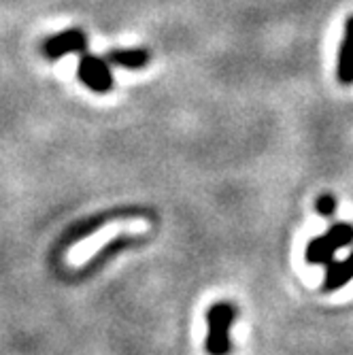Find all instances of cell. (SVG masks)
<instances>
[{
  "mask_svg": "<svg viewBox=\"0 0 353 355\" xmlns=\"http://www.w3.org/2000/svg\"><path fill=\"white\" fill-rule=\"evenodd\" d=\"M77 77L85 87H89L96 94H107V92L113 89L111 64L105 58H98L94 53H87V51L81 53Z\"/></svg>",
  "mask_w": 353,
  "mask_h": 355,
  "instance_id": "3",
  "label": "cell"
},
{
  "mask_svg": "<svg viewBox=\"0 0 353 355\" xmlns=\"http://www.w3.org/2000/svg\"><path fill=\"white\" fill-rule=\"evenodd\" d=\"M353 243V223L349 221H338L332 223L328 232L315 236L309 245H307V262L315 264V266H324L334 262L336 251L349 247Z\"/></svg>",
  "mask_w": 353,
  "mask_h": 355,
  "instance_id": "1",
  "label": "cell"
},
{
  "mask_svg": "<svg viewBox=\"0 0 353 355\" xmlns=\"http://www.w3.org/2000/svg\"><path fill=\"white\" fill-rule=\"evenodd\" d=\"M236 319V309L230 302H215L207 313L209 334L205 340V349L209 355H228L230 353V328Z\"/></svg>",
  "mask_w": 353,
  "mask_h": 355,
  "instance_id": "2",
  "label": "cell"
},
{
  "mask_svg": "<svg viewBox=\"0 0 353 355\" xmlns=\"http://www.w3.org/2000/svg\"><path fill=\"white\" fill-rule=\"evenodd\" d=\"M349 281H353V251L341 262H330L326 277H324V292H336L345 287Z\"/></svg>",
  "mask_w": 353,
  "mask_h": 355,
  "instance_id": "6",
  "label": "cell"
},
{
  "mask_svg": "<svg viewBox=\"0 0 353 355\" xmlns=\"http://www.w3.org/2000/svg\"><path fill=\"white\" fill-rule=\"evenodd\" d=\"M336 77L343 85L353 83V15L345 21V37L336 58Z\"/></svg>",
  "mask_w": 353,
  "mask_h": 355,
  "instance_id": "5",
  "label": "cell"
},
{
  "mask_svg": "<svg viewBox=\"0 0 353 355\" xmlns=\"http://www.w3.org/2000/svg\"><path fill=\"white\" fill-rule=\"evenodd\" d=\"M107 62L115 67L128 69V71H141L149 64V51L147 49H111L107 53Z\"/></svg>",
  "mask_w": 353,
  "mask_h": 355,
  "instance_id": "7",
  "label": "cell"
},
{
  "mask_svg": "<svg viewBox=\"0 0 353 355\" xmlns=\"http://www.w3.org/2000/svg\"><path fill=\"white\" fill-rule=\"evenodd\" d=\"M85 51H87V35L79 28L62 30L43 43V55L51 62L69 53H85Z\"/></svg>",
  "mask_w": 353,
  "mask_h": 355,
  "instance_id": "4",
  "label": "cell"
},
{
  "mask_svg": "<svg viewBox=\"0 0 353 355\" xmlns=\"http://www.w3.org/2000/svg\"><path fill=\"white\" fill-rule=\"evenodd\" d=\"M315 211L324 217H330L336 211V198L332 196V193H322L315 202Z\"/></svg>",
  "mask_w": 353,
  "mask_h": 355,
  "instance_id": "8",
  "label": "cell"
}]
</instances>
